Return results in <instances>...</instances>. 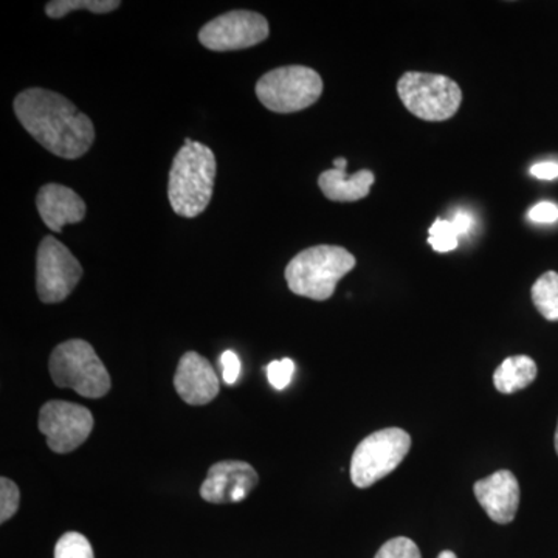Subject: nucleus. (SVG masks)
I'll return each instance as SVG.
<instances>
[{
  "instance_id": "obj_1",
  "label": "nucleus",
  "mask_w": 558,
  "mask_h": 558,
  "mask_svg": "<svg viewBox=\"0 0 558 558\" xmlns=\"http://www.w3.org/2000/svg\"><path fill=\"white\" fill-rule=\"evenodd\" d=\"M13 108L24 130L53 156L80 159L94 145L89 117L57 92L40 87L21 92Z\"/></svg>"
},
{
  "instance_id": "obj_20",
  "label": "nucleus",
  "mask_w": 558,
  "mask_h": 558,
  "mask_svg": "<svg viewBox=\"0 0 558 558\" xmlns=\"http://www.w3.org/2000/svg\"><path fill=\"white\" fill-rule=\"evenodd\" d=\"M54 558H95L89 539L80 532H68L54 546Z\"/></svg>"
},
{
  "instance_id": "obj_14",
  "label": "nucleus",
  "mask_w": 558,
  "mask_h": 558,
  "mask_svg": "<svg viewBox=\"0 0 558 558\" xmlns=\"http://www.w3.org/2000/svg\"><path fill=\"white\" fill-rule=\"evenodd\" d=\"M40 219L51 231L61 233L64 226L83 222L86 202L75 191L60 183H47L36 196Z\"/></svg>"
},
{
  "instance_id": "obj_27",
  "label": "nucleus",
  "mask_w": 558,
  "mask_h": 558,
  "mask_svg": "<svg viewBox=\"0 0 558 558\" xmlns=\"http://www.w3.org/2000/svg\"><path fill=\"white\" fill-rule=\"evenodd\" d=\"M348 160L344 157H339V159L333 160V168L336 170L347 171Z\"/></svg>"
},
{
  "instance_id": "obj_16",
  "label": "nucleus",
  "mask_w": 558,
  "mask_h": 558,
  "mask_svg": "<svg viewBox=\"0 0 558 558\" xmlns=\"http://www.w3.org/2000/svg\"><path fill=\"white\" fill-rule=\"evenodd\" d=\"M537 363L529 355H512L495 371L494 385L502 395H512L527 388L537 377Z\"/></svg>"
},
{
  "instance_id": "obj_7",
  "label": "nucleus",
  "mask_w": 558,
  "mask_h": 558,
  "mask_svg": "<svg viewBox=\"0 0 558 558\" xmlns=\"http://www.w3.org/2000/svg\"><path fill=\"white\" fill-rule=\"evenodd\" d=\"M411 449L409 433L402 428H385L359 444L351 459L352 484L366 488L384 480L399 468Z\"/></svg>"
},
{
  "instance_id": "obj_10",
  "label": "nucleus",
  "mask_w": 558,
  "mask_h": 558,
  "mask_svg": "<svg viewBox=\"0 0 558 558\" xmlns=\"http://www.w3.org/2000/svg\"><path fill=\"white\" fill-rule=\"evenodd\" d=\"M269 22L256 11L234 10L209 21L199 32L205 49L233 51L250 49L269 38Z\"/></svg>"
},
{
  "instance_id": "obj_9",
  "label": "nucleus",
  "mask_w": 558,
  "mask_h": 558,
  "mask_svg": "<svg viewBox=\"0 0 558 558\" xmlns=\"http://www.w3.org/2000/svg\"><path fill=\"white\" fill-rule=\"evenodd\" d=\"M94 416L86 407L64 400H50L39 411V432L58 454L78 449L94 429Z\"/></svg>"
},
{
  "instance_id": "obj_28",
  "label": "nucleus",
  "mask_w": 558,
  "mask_h": 558,
  "mask_svg": "<svg viewBox=\"0 0 558 558\" xmlns=\"http://www.w3.org/2000/svg\"><path fill=\"white\" fill-rule=\"evenodd\" d=\"M438 558H458L454 556V553H451V550H442V553L439 554Z\"/></svg>"
},
{
  "instance_id": "obj_29",
  "label": "nucleus",
  "mask_w": 558,
  "mask_h": 558,
  "mask_svg": "<svg viewBox=\"0 0 558 558\" xmlns=\"http://www.w3.org/2000/svg\"><path fill=\"white\" fill-rule=\"evenodd\" d=\"M556 451L558 454V424H557V429H556Z\"/></svg>"
},
{
  "instance_id": "obj_5",
  "label": "nucleus",
  "mask_w": 558,
  "mask_h": 558,
  "mask_svg": "<svg viewBox=\"0 0 558 558\" xmlns=\"http://www.w3.org/2000/svg\"><path fill=\"white\" fill-rule=\"evenodd\" d=\"M322 94V76L306 65H286L270 70L256 84L259 101L277 113H293L311 108Z\"/></svg>"
},
{
  "instance_id": "obj_18",
  "label": "nucleus",
  "mask_w": 558,
  "mask_h": 558,
  "mask_svg": "<svg viewBox=\"0 0 558 558\" xmlns=\"http://www.w3.org/2000/svg\"><path fill=\"white\" fill-rule=\"evenodd\" d=\"M120 5L119 0H53L47 3L46 14L51 20H61L72 11L87 10L95 14H106Z\"/></svg>"
},
{
  "instance_id": "obj_23",
  "label": "nucleus",
  "mask_w": 558,
  "mask_h": 558,
  "mask_svg": "<svg viewBox=\"0 0 558 558\" xmlns=\"http://www.w3.org/2000/svg\"><path fill=\"white\" fill-rule=\"evenodd\" d=\"M293 374H295V362L292 359L275 360L267 366V379L278 391L289 387Z\"/></svg>"
},
{
  "instance_id": "obj_4",
  "label": "nucleus",
  "mask_w": 558,
  "mask_h": 558,
  "mask_svg": "<svg viewBox=\"0 0 558 558\" xmlns=\"http://www.w3.org/2000/svg\"><path fill=\"white\" fill-rule=\"evenodd\" d=\"M51 380L58 388H70L87 399H100L110 391V376L95 349L75 339L58 344L50 355Z\"/></svg>"
},
{
  "instance_id": "obj_19",
  "label": "nucleus",
  "mask_w": 558,
  "mask_h": 558,
  "mask_svg": "<svg viewBox=\"0 0 558 558\" xmlns=\"http://www.w3.org/2000/svg\"><path fill=\"white\" fill-rule=\"evenodd\" d=\"M428 244L438 253L453 252L461 236L453 220L438 219L428 230Z\"/></svg>"
},
{
  "instance_id": "obj_25",
  "label": "nucleus",
  "mask_w": 558,
  "mask_h": 558,
  "mask_svg": "<svg viewBox=\"0 0 558 558\" xmlns=\"http://www.w3.org/2000/svg\"><path fill=\"white\" fill-rule=\"evenodd\" d=\"M529 219L534 220L538 223H554L558 220V207L556 204L550 202H539L529 209Z\"/></svg>"
},
{
  "instance_id": "obj_17",
  "label": "nucleus",
  "mask_w": 558,
  "mask_h": 558,
  "mask_svg": "<svg viewBox=\"0 0 558 558\" xmlns=\"http://www.w3.org/2000/svg\"><path fill=\"white\" fill-rule=\"evenodd\" d=\"M532 301L539 314L548 322H558V274L546 271L531 290Z\"/></svg>"
},
{
  "instance_id": "obj_13",
  "label": "nucleus",
  "mask_w": 558,
  "mask_h": 558,
  "mask_svg": "<svg viewBox=\"0 0 558 558\" xmlns=\"http://www.w3.org/2000/svg\"><path fill=\"white\" fill-rule=\"evenodd\" d=\"M481 508L488 519L498 524H509L520 506V484L510 470H498L494 475L480 480L473 487Z\"/></svg>"
},
{
  "instance_id": "obj_22",
  "label": "nucleus",
  "mask_w": 558,
  "mask_h": 558,
  "mask_svg": "<svg viewBox=\"0 0 558 558\" xmlns=\"http://www.w3.org/2000/svg\"><path fill=\"white\" fill-rule=\"evenodd\" d=\"M374 558H422L416 543L413 539L398 537L389 539L379 549Z\"/></svg>"
},
{
  "instance_id": "obj_11",
  "label": "nucleus",
  "mask_w": 558,
  "mask_h": 558,
  "mask_svg": "<svg viewBox=\"0 0 558 558\" xmlns=\"http://www.w3.org/2000/svg\"><path fill=\"white\" fill-rule=\"evenodd\" d=\"M258 483V473L248 462L220 461L209 468L201 497L211 505H236L244 501Z\"/></svg>"
},
{
  "instance_id": "obj_12",
  "label": "nucleus",
  "mask_w": 558,
  "mask_h": 558,
  "mask_svg": "<svg viewBox=\"0 0 558 558\" xmlns=\"http://www.w3.org/2000/svg\"><path fill=\"white\" fill-rule=\"evenodd\" d=\"M175 391L189 405H207L218 398V374L207 359L190 351L180 359L174 376Z\"/></svg>"
},
{
  "instance_id": "obj_2",
  "label": "nucleus",
  "mask_w": 558,
  "mask_h": 558,
  "mask_svg": "<svg viewBox=\"0 0 558 558\" xmlns=\"http://www.w3.org/2000/svg\"><path fill=\"white\" fill-rule=\"evenodd\" d=\"M216 172L215 153L204 143L185 138V145L172 160L168 182V197L175 215L193 219L208 208Z\"/></svg>"
},
{
  "instance_id": "obj_26",
  "label": "nucleus",
  "mask_w": 558,
  "mask_h": 558,
  "mask_svg": "<svg viewBox=\"0 0 558 558\" xmlns=\"http://www.w3.org/2000/svg\"><path fill=\"white\" fill-rule=\"evenodd\" d=\"M531 175L539 180H554L558 178V163L556 161H542L531 168Z\"/></svg>"
},
{
  "instance_id": "obj_8",
  "label": "nucleus",
  "mask_w": 558,
  "mask_h": 558,
  "mask_svg": "<svg viewBox=\"0 0 558 558\" xmlns=\"http://www.w3.org/2000/svg\"><path fill=\"white\" fill-rule=\"evenodd\" d=\"M83 277L80 260L57 238L40 241L36 255V290L46 304L61 303L68 299Z\"/></svg>"
},
{
  "instance_id": "obj_21",
  "label": "nucleus",
  "mask_w": 558,
  "mask_h": 558,
  "mask_svg": "<svg viewBox=\"0 0 558 558\" xmlns=\"http://www.w3.org/2000/svg\"><path fill=\"white\" fill-rule=\"evenodd\" d=\"M21 492L13 481L0 478V523L13 519L14 513L20 510Z\"/></svg>"
},
{
  "instance_id": "obj_15",
  "label": "nucleus",
  "mask_w": 558,
  "mask_h": 558,
  "mask_svg": "<svg viewBox=\"0 0 558 558\" xmlns=\"http://www.w3.org/2000/svg\"><path fill=\"white\" fill-rule=\"evenodd\" d=\"M376 182L373 171L362 170L348 175L347 171L328 170L318 178L319 190L332 202H357L369 196L371 186Z\"/></svg>"
},
{
  "instance_id": "obj_6",
  "label": "nucleus",
  "mask_w": 558,
  "mask_h": 558,
  "mask_svg": "<svg viewBox=\"0 0 558 558\" xmlns=\"http://www.w3.org/2000/svg\"><path fill=\"white\" fill-rule=\"evenodd\" d=\"M398 94L403 106L424 121L449 120L462 102L457 81L435 73H403L398 81Z\"/></svg>"
},
{
  "instance_id": "obj_3",
  "label": "nucleus",
  "mask_w": 558,
  "mask_h": 558,
  "mask_svg": "<svg viewBox=\"0 0 558 558\" xmlns=\"http://www.w3.org/2000/svg\"><path fill=\"white\" fill-rule=\"evenodd\" d=\"M355 256L340 245H315L303 250L286 267L290 292L315 301H326L341 278L354 269Z\"/></svg>"
},
{
  "instance_id": "obj_24",
  "label": "nucleus",
  "mask_w": 558,
  "mask_h": 558,
  "mask_svg": "<svg viewBox=\"0 0 558 558\" xmlns=\"http://www.w3.org/2000/svg\"><path fill=\"white\" fill-rule=\"evenodd\" d=\"M220 365H222V377L227 385H234L241 376V360L236 352L226 351L220 355Z\"/></svg>"
}]
</instances>
